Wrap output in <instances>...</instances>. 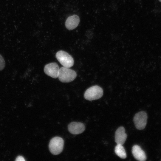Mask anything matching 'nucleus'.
<instances>
[{"label":"nucleus","mask_w":161,"mask_h":161,"mask_svg":"<svg viewBox=\"0 0 161 161\" xmlns=\"http://www.w3.org/2000/svg\"><path fill=\"white\" fill-rule=\"evenodd\" d=\"M116 154L120 158L125 159L126 157L125 150L122 145L117 144L115 148Z\"/></svg>","instance_id":"9b49d317"},{"label":"nucleus","mask_w":161,"mask_h":161,"mask_svg":"<svg viewBox=\"0 0 161 161\" xmlns=\"http://www.w3.org/2000/svg\"><path fill=\"white\" fill-rule=\"evenodd\" d=\"M159 0V1H160V2H161V0Z\"/></svg>","instance_id":"4468645a"},{"label":"nucleus","mask_w":161,"mask_h":161,"mask_svg":"<svg viewBox=\"0 0 161 161\" xmlns=\"http://www.w3.org/2000/svg\"><path fill=\"white\" fill-rule=\"evenodd\" d=\"M80 18L77 15H74L68 17L65 22L66 28L71 30L75 29L80 22Z\"/></svg>","instance_id":"9d476101"},{"label":"nucleus","mask_w":161,"mask_h":161,"mask_svg":"<svg viewBox=\"0 0 161 161\" xmlns=\"http://www.w3.org/2000/svg\"><path fill=\"white\" fill-rule=\"evenodd\" d=\"M127 134L125 133V128L123 126L119 127L115 131V141L117 144L122 145L125 143L127 138Z\"/></svg>","instance_id":"6e6552de"},{"label":"nucleus","mask_w":161,"mask_h":161,"mask_svg":"<svg viewBox=\"0 0 161 161\" xmlns=\"http://www.w3.org/2000/svg\"><path fill=\"white\" fill-rule=\"evenodd\" d=\"M64 145V140L61 137H55L50 140L49 145V151L55 155L60 154L62 151Z\"/></svg>","instance_id":"f03ea898"},{"label":"nucleus","mask_w":161,"mask_h":161,"mask_svg":"<svg viewBox=\"0 0 161 161\" xmlns=\"http://www.w3.org/2000/svg\"><path fill=\"white\" fill-rule=\"evenodd\" d=\"M5 66V62L4 58L0 54V71L2 70Z\"/></svg>","instance_id":"f8f14e48"},{"label":"nucleus","mask_w":161,"mask_h":161,"mask_svg":"<svg viewBox=\"0 0 161 161\" xmlns=\"http://www.w3.org/2000/svg\"><path fill=\"white\" fill-rule=\"evenodd\" d=\"M132 152L134 157L138 160L144 161L146 159L145 152L138 145H135L133 146Z\"/></svg>","instance_id":"1a4fd4ad"},{"label":"nucleus","mask_w":161,"mask_h":161,"mask_svg":"<svg viewBox=\"0 0 161 161\" xmlns=\"http://www.w3.org/2000/svg\"><path fill=\"white\" fill-rule=\"evenodd\" d=\"M59 69L57 63L53 62L46 65L44 67V71L47 75L56 78H58Z\"/></svg>","instance_id":"423d86ee"},{"label":"nucleus","mask_w":161,"mask_h":161,"mask_svg":"<svg viewBox=\"0 0 161 161\" xmlns=\"http://www.w3.org/2000/svg\"><path fill=\"white\" fill-rule=\"evenodd\" d=\"M77 76V73L74 70L64 66L59 69L58 78L60 81L68 83L73 80Z\"/></svg>","instance_id":"f257e3e1"},{"label":"nucleus","mask_w":161,"mask_h":161,"mask_svg":"<svg viewBox=\"0 0 161 161\" xmlns=\"http://www.w3.org/2000/svg\"><path fill=\"white\" fill-rule=\"evenodd\" d=\"M147 115L144 111L140 112L134 115L133 120L136 128L139 130L144 129L147 123Z\"/></svg>","instance_id":"39448f33"},{"label":"nucleus","mask_w":161,"mask_h":161,"mask_svg":"<svg viewBox=\"0 0 161 161\" xmlns=\"http://www.w3.org/2000/svg\"><path fill=\"white\" fill-rule=\"evenodd\" d=\"M103 91L100 86L95 85L87 89L85 92L84 97L89 100H96L101 98L103 95Z\"/></svg>","instance_id":"7ed1b4c3"},{"label":"nucleus","mask_w":161,"mask_h":161,"mask_svg":"<svg viewBox=\"0 0 161 161\" xmlns=\"http://www.w3.org/2000/svg\"><path fill=\"white\" fill-rule=\"evenodd\" d=\"M55 56L58 61L63 66L69 68L74 64V61L73 58L64 51H58L56 53Z\"/></svg>","instance_id":"20e7f679"},{"label":"nucleus","mask_w":161,"mask_h":161,"mask_svg":"<svg viewBox=\"0 0 161 161\" xmlns=\"http://www.w3.org/2000/svg\"><path fill=\"white\" fill-rule=\"evenodd\" d=\"M16 161H24L25 160L24 158L22 156H18L16 159Z\"/></svg>","instance_id":"ddd939ff"},{"label":"nucleus","mask_w":161,"mask_h":161,"mask_svg":"<svg viewBox=\"0 0 161 161\" xmlns=\"http://www.w3.org/2000/svg\"><path fill=\"white\" fill-rule=\"evenodd\" d=\"M69 131L74 134H77L82 133L85 130V127L82 123L72 122L69 123L68 126Z\"/></svg>","instance_id":"0eeeda50"}]
</instances>
